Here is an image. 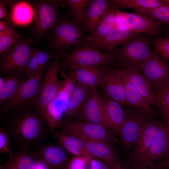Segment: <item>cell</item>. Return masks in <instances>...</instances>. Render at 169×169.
<instances>
[{"instance_id": "obj_51", "label": "cell", "mask_w": 169, "mask_h": 169, "mask_svg": "<svg viewBox=\"0 0 169 169\" xmlns=\"http://www.w3.org/2000/svg\"><path fill=\"white\" fill-rule=\"evenodd\" d=\"M168 35L169 36V31H168L166 33H165V34H163V35Z\"/></svg>"}, {"instance_id": "obj_50", "label": "cell", "mask_w": 169, "mask_h": 169, "mask_svg": "<svg viewBox=\"0 0 169 169\" xmlns=\"http://www.w3.org/2000/svg\"><path fill=\"white\" fill-rule=\"evenodd\" d=\"M161 1L165 4L169 5V0H161Z\"/></svg>"}, {"instance_id": "obj_36", "label": "cell", "mask_w": 169, "mask_h": 169, "mask_svg": "<svg viewBox=\"0 0 169 169\" xmlns=\"http://www.w3.org/2000/svg\"><path fill=\"white\" fill-rule=\"evenodd\" d=\"M153 88L161 104L162 115L166 123L169 124V85L164 84Z\"/></svg>"}, {"instance_id": "obj_17", "label": "cell", "mask_w": 169, "mask_h": 169, "mask_svg": "<svg viewBox=\"0 0 169 169\" xmlns=\"http://www.w3.org/2000/svg\"><path fill=\"white\" fill-rule=\"evenodd\" d=\"M139 33L127 26L116 25L100 42L89 46L105 52L115 53L118 48Z\"/></svg>"}, {"instance_id": "obj_55", "label": "cell", "mask_w": 169, "mask_h": 169, "mask_svg": "<svg viewBox=\"0 0 169 169\" xmlns=\"http://www.w3.org/2000/svg\"><path fill=\"white\" fill-rule=\"evenodd\" d=\"M168 36V35H167Z\"/></svg>"}, {"instance_id": "obj_38", "label": "cell", "mask_w": 169, "mask_h": 169, "mask_svg": "<svg viewBox=\"0 0 169 169\" xmlns=\"http://www.w3.org/2000/svg\"><path fill=\"white\" fill-rule=\"evenodd\" d=\"M33 52L35 55L41 70L46 71L49 63L56 56L44 50L33 49Z\"/></svg>"}, {"instance_id": "obj_21", "label": "cell", "mask_w": 169, "mask_h": 169, "mask_svg": "<svg viewBox=\"0 0 169 169\" xmlns=\"http://www.w3.org/2000/svg\"><path fill=\"white\" fill-rule=\"evenodd\" d=\"M103 102L105 127L114 135L119 134L125 120V110L120 103L105 95Z\"/></svg>"}, {"instance_id": "obj_14", "label": "cell", "mask_w": 169, "mask_h": 169, "mask_svg": "<svg viewBox=\"0 0 169 169\" xmlns=\"http://www.w3.org/2000/svg\"><path fill=\"white\" fill-rule=\"evenodd\" d=\"M125 25L139 33L154 38L163 35L162 24L152 17L133 13L122 12Z\"/></svg>"}, {"instance_id": "obj_29", "label": "cell", "mask_w": 169, "mask_h": 169, "mask_svg": "<svg viewBox=\"0 0 169 169\" xmlns=\"http://www.w3.org/2000/svg\"><path fill=\"white\" fill-rule=\"evenodd\" d=\"M90 89L77 83L69 98L63 120H69L81 111L90 95Z\"/></svg>"}, {"instance_id": "obj_8", "label": "cell", "mask_w": 169, "mask_h": 169, "mask_svg": "<svg viewBox=\"0 0 169 169\" xmlns=\"http://www.w3.org/2000/svg\"><path fill=\"white\" fill-rule=\"evenodd\" d=\"M62 131L83 140L116 143L114 135L104 126L87 121L63 120L59 126Z\"/></svg>"}, {"instance_id": "obj_22", "label": "cell", "mask_w": 169, "mask_h": 169, "mask_svg": "<svg viewBox=\"0 0 169 169\" xmlns=\"http://www.w3.org/2000/svg\"><path fill=\"white\" fill-rule=\"evenodd\" d=\"M165 124L153 119L146 123L133 147L131 155L133 159L142 155L149 149Z\"/></svg>"}, {"instance_id": "obj_25", "label": "cell", "mask_w": 169, "mask_h": 169, "mask_svg": "<svg viewBox=\"0 0 169 169\" xmlns=\"http://www.w3.org/2000/svg\"><path fill=\"white\" fill-rule=\"evenodd\" d=\"M9 157L0 164V169H35L39 161L33 151L28 149H19Z\"/></svg>"}, {"instance_id": "obj_27", "label": "cell", "mask_w": 169, "mask_h": 169, "mask_svg": "<svg viewBox=\"0 0 169 169\" xmlns=\"http://www.w3.org/2000/svg\"><path fill=\"white\" fill-rule=\"evenodd\" d=\"M52 133L53 138L57 139L59 145L68 152L90 160L93 158L87 151L83 140L62 131H55Z\"/></svg>"}, {"instance_id": "obj_49", "label": "cell", "mask_w": 169, "mask_h": 169, "mask_svg": "<svg viewBox=\"0 0 169 169\" xmlns=\"http://www.w3.org/2000/svg\"><path fill=\"white\" fill-rule=\"evenodd\" d=\"M162 165L166 168H169V158L162 162Z\"/></svg>"}, {"instance_id": "obj_52", "label": "cell", "mask_w": 169, "mask_h": 169, "mask_svg": "<svg viewBox=\"0 0 169 169\" xmlns=\"http://www.w3.org/2000/svg\"><path fill=\"white\" fill-rule=\"evenodd\" d=\"M124 169H132L131 167L129 166H127L125 168H124Z\"/></svg>"}, {"instance_id": "obj_18", "label": "cell", "mask_w": 169, "mask_h": 169, "mask_svg": "<svg viewBox=\"0 0 169 169\" xmlns=\"http://www.w3.org/2000/svg\"><path fill=\"white\" fill-rule=\"evenodd\" d=\"M168 156V144L166 123L149 149L142 155L133 159L137 163L147 167L163 157Z\"/></svg>"}, {"instance_id": "obj_48", "label": "cell", "mask_w": 169, "mask_h": 169, "mask_svg": "<svg viewBox=\"0 0 169 169\" xmlns=\"http://www.w3.org/2000/svg\"><path fill=\"white\" fill-rule=\"evenodd\" d=\"M166 135L168 144V156H169V124L166 123Z\"/></svg>"}, {"instance_id": "obj_28", "label": "cell", "mask_w": 169, "mask_h": 169, "mask_svg": "<svg viewBox=\"0 0 169 169\" xmlns=\"http://www.w3.org/2000/svg\"><path fill=\"white\" fill-rule=\"evenodd\" d=\"M117 11L111 7L104 13L93 33L90 36H87V40L90 43V45L100 42L117 25Z\"/></svg>"}, {"instance_id": "obj_37", "label": "cell", "mask_w": 169, "mask_h": 169, "mask_svg": "<svg viewBox=\"0 0 169 169\" xmlns=\"http://www.w3.org/2000/svg\"><path fill=\"white\" fill-rule=\"evenodd\" d=\"M151 49L166 59H169V36L155 38L151 45Z\"/></svg>"}, {"instance_id": "obj_47", "label": "cell", "mask_w": 169, "mask_h": 169, "mask_svg": "<svg viewBox=\"0 0 169 169\" xmlns=\"http://www.w3.org/2000/svg\"><path fill=\"white\" fill-rule=\"evenodd\" d=\"M111 169H124L122 166L120 161L117 162L112 166Z\"/></svg>"}, {"instance_id": "obj_30", "label": "cell", "mask_w": 169, "mask_h": 169, "mask_svg": "<svg viewBox=\"0 0 169 169\" xmlns=\"http://www.w3.org/2000/svg\"><path fill=\"white\" fill-rule=\"evenodd\" d=\"M35 11L33 6L29 2L18 1L14 3L11 14L13 23L20 26H27L34 20Z\"/></svg>"}, {"instance_id": "obj_40", "label": "cell", "mask_w": 169, "mask_h": 169, "mask_svg": "<svg viewBox=\"0 0 169 169\" xmlns=\"http://www.w3.org/2000/svg\"><path fill=\"white\" fill-rule=\"evenodd\" d=\"M45 71L41 70L36 58L32 50L31 57L26 68L25 73L26 76L29 78L41 72Z\"/></svg>"}, {"instance_id": "obj_19", "label": "cell", "mask_w": 169, "mask_h": 169, "mask_svg": "<svg viewBox=\"0 0 169 169\" xmlns=\"http://www.w3.org/2000/svg\"><path fill=\"white\" fill-rule=\"evenodd\" d=\"M103 100V96L97 87L90 89L89 96L81 110L82 117L84 121L105 127Z\"/></svg>"}, {"instance_id": "obj_43", "label": "cell", "mask_w": 169, "mask_h": 169, "mask_svg": "<svg viewBox=\"0 0 169 169\" xmlns=\"http://www.w3.org/2000/svg\"><path fill=\"white\" fill-rule=\"evenodd\" d=\"M90 169H110L109 165L96 159H91L90 161ZM110 166V165H109Z\"/></svg>"}, {"instance_id": "obj_53", "label": "cell", "mask_w": 169, "mask_h": 169, "mask_svg": "<svg viewBox=\"0 0 169 169\" xmlns=\"http://www.w3.org/2000/svg\"><path fill=\"white\" fill-rule=\"evenodd\" d=\"M165 169H169V168H166Z\"/></svg>"}, {"instance_id": "obj_7", "label": "cell", "mask_w": 169, "mask_h": 169, "mask_svg": "<svg viewBox=\"0 0 169 169\" xmlns=\"http://www.w3.org/2000/svg\"><path fill=\"white\" fill-rule=\"evenodd\" d=\"M32 40L20 38L6 54L0 55V72L2 74H25L33 49Z\"/></svg>"}, {"instance_id": "obj_10", "label": "cell", "mask_w": 169, "mask_h": 169, "mask_svg": "<svg viewBox=\"0 0 169 169\" xmlns=\"http://www.w3.org/2000/svg\"><path fill=\"white\" fill-rule=\"evenodd\" d=\"M44 72H41L26 79L16 94L1 106L0 114H8L33 103L40 89Z\"/></svg>"}, {"instance_id": "obj_33", "label": "cell", "mask_w": 169, "mask_h": 169, "mask_svg": "<svg viewBox=\"0 0 169 169\" xmlns=\"http://www.w3.org/2000/svg\"><path fill=\"white\" fill-rule=\"evenodd\" d=\"M19 33L10 23L0 32V55L7 53L20 38Z\"/></svg>"}, {"instance_id": "obj_12", "label": "cell", "mask_w": 169, "mask_h": 169, "mask_svg": "<svg viewBox=\"0 0 169 169\" xmlns=\"http://www.w3.org/2000/svg\"><path fill=\"white\" fill-rule=\"evenodd\" d=\"M141 71L153 88L169 83V65L166 59L152 49Z\"/></svg>"}, {"instance_id": "obj_24", "label": "cell", "mask_w": 169, "mask_h": 169, "mask_svg": "<svg viewBox=\"0 0 169 169\" xmlns=\"http://www.w3.org/2000/svg\"><path fill=\"white\" fill-rule=\"evenodd\" d=\"M83 140L87 151L93 158L100 159L111 166L120 161L119 153L112 144L101 141Z\"/></svg>"}, {"instance_id": "obj_3", "label": "cell", "mask_w": 169, "mask_h": 169, "mask_svg": "<svg viewBox=\"0 0 169 169\" xmlns=\"http://www.w3.org/2000/svg\"><path fill=\"white\" fill-rule=\"evenodd\" d=\"M155 38L139 33L118 48L113 66L141 71L147 61Z\"/></svg>"}, {"instance_id": "obj_44", "label": "cell", "mask_w": 169, "mask_h": 169, "mask_svg": "<svg viewBox=\"0 0 169 169\" xmlns=\"http://www.w3.org/2000/svg\"><path fill=\"white\" fill-rule=\"evenodd\" d=\"M129 163L134 169H147V167L139 165L133 160H130L129 161Z\"/></svg>"}, {"instance_id": "obj_35", "label": "cell", "mask_w": 169, "mask_h": 169, "mask_svg": "<svg viewBox=\"0 0 169 169\" xmlns=\"http://www.w3.org/2000/svg\"><path fill=\"white\" fill-rule=\"evenodd\" d=\"M132 13L150 16L162 24L169 26V5L151 8H140L133 10Z\"/></svg>"}, {"instance_id": "obj_1", "label": "cell", "mask_w": 169, "mask_h": 169, "mask_svg": "<svg viewBox=\"0 0 169 169\" xmlns=\"http://www.w3.org/2000/svg\"><path fill=\"white\" fill-rule=\"evenodd\" d=\"M43 118L34 107H24L8 121L5 130L11 141L18 149H31L42 143L46 130Z\"/></svg>"}, {"instance_id": "obj_2", "label": "cell", "mask_w": 169, "mask_h": 169, "mask_svg": "<svg viewBox=\"0 0 169 169\" xmlns=\"http://www.w3.org/2000/svg\"><path fill=\"white\" fill-rule=\"evenodd\" d=\"M50 31L48 38L49 46L56 57H61L74 48L90 45L81 25L66 15L59 18Z\"/></svg>"}, {"instance_id": "obj_45", "label": "cell", "mask_w": 169, "mask_h": 169, "mask_svg": "<svg viewBox=\"0 0 169 169\" xmlns=\"http://www.w3.org/2000/svg\"><path fill=\"white\" fill-rule=\"evenodd\" d=\"M10 23L7 20L0 21V32L5 29Z\"/></svg>"}, {"instance_id": "obj_15", "label": "cell", "mask_w": 169, "mask_h": 169, "mask_svg": "<svg viewBox=\"0 0 169 169\" xmlns=\"http://www.w3.org/2000/svg\"><path fill=\"white\" fill-rule=\"evenodd\" d=\"M33 149L38 159L49 169H65L68 155L66 150L60 146L42 142L35 145Z\"/></svg>"}, {"instance_id": "obj_9", "label": "cell", "mask_w": 169, "mask_h": 169, "mask_svg": "<svg viewBox=\"0 0 169 169\" xmlns=\"http://www.w3.org/2000/svg\"><path fill=\"white\" fill-rule=\"evenodd\" d=\"M60 57H56L48 66L40 91L33 103V107L43 118L47 106L59 92L58 74L60 69Z\"/></svg>"}, {"instance_id": "obj_4", "label": "cell", "mask_w": 169, "mask_h": 169, "mask_svg": "<svg viewBox=\"0 0 169 169\" xmlns=\"http://www.w3.org/2000/svg\"><path fill=\"white\" fill-rule=\"evenodd\" d=\"M116 56L115 53L102 52L89 46L74 48L60 57V71L63 74L79 67L109 66L113 64Z\"/></svg>"}, {"instance_id": "obj_34", "label": "cell", "mask_w": 169, "mask_h": 169, "mask_svg": "<svg viewBox=\"0 0 169 169\" xmlns=\"http://www.w3.org/2000/svg\"><path fill=\"white\" fill-rule=\"evenodd\" d=\"M89 0H64L68 8L66 16L80 24Z\"/></svg>"}, {"instance_id": "obj_11", "label": "cell", "mask_w": 169, "mask_h": 169, "mask_svg": "<svg viewBox=\"0 0 169 169\" xmlns=\"http://www.w3.org/2000/svg\"><path fill=\"white\" fill-rule=\"evenodd\" d=\"M125 110V118L119 132L120 143L127 149L133 147L146 123L152 119L130 107Z\"/></svg>"}, {"instance_id": "obj_39", "label": "cell", "mask_w": 169, "mask_h": 169, "mask_svg": "<svg viewBox=\"0 0 169 169\" xmlns=\"http://www.w3.org/2000/svg\"><path fill=\"white\" fill-rule=\"evenodd\" d=\"M11 141L9 135L5 128L0 127V153L11 156L13 153L11 150Z\"/></svg>"}, {"instance_id": "obj_6", "label": "cell", "mask_w": 169, "mask_h": 169, "mask_svg": "<svg viewBox=\"0 0 169 169\" xmlns=\"http://www.w3.org/2000/svg\"><path fill=\"white\" fill-rule=\"evenodd\" d=\"M35 11L33 37L36 39L46 36L57 23L62 3L57 0H39L32 3Z\"/></svg>"}, {"instance_id": "obj_54", "label": "cell", "mask_w": 169, "mask_h": 169, "mask_svg": "<svg viewBox=\"0 0 169 169\" xmlns=\"http://www.w3.org/2000/svg\"><path fill=\"white\" fill-rule=\"evenodd\" d=\"M168 84L169 85V83H168Z\"/></svg>"}, {"instance_id": "obj_31", "label": "cell", "mask_w": 169, "mask_h": 169, "mask_svg": "<svg viewBox=\"0 0 169 169\" xmlns=\"http://www.w3.org/2000/svg\"><path fill=\"white\" fill-rule=\"evenodd\" d=\"M25 74H12L7 75L0 88V105L2 106L17 93L26 79Z\"/></svg>"}, {"instance_id": "obj_5", "label": "cell", "mask_w": 169, "mask_h": 169, "mask_svg": "<svg viewBox=\"0 0 169 169\" xmlns=\"http://www.w3.org/2000/svg\"><path fill=\"white\" fill-rule=\"evenodd\" d=\"M76 83L70 76L67 77L59 82V91L55 98L46 108L43 119L51 132L61 124L70 95Z\"/></svg>"}, {"instance_id": "obj_41", "label": "cell", "mask_w": 169, "mask_h": 169, "mask_svg": "<svg viewBox=\"0 0 169 169\" xmlns=\"http://www.w3.org/2000/svg\"><path fill=\"white\" fill-rule=\"evenodd\" d=\"M90 160L83 157L75 156L68 161L65 169H86V165Z\"/></svg>"}, {"instance_id": "obj_32", "label": "cell", "mask_w": 169, "mask_h": 169, "mask_svg": "<svg viewBox=\"0 0 169 169\" xmlns=\"http://www.w3.org/2000/svg\"><path fill=\"white\" fill-rule=\"evenodd\" d=\"M111 7L116 10L151 8L167 4L161 0H110Z\"/></svg>"}, {"instance_id": "obj_16", "label": "cell", "mask_w": 169, "mask_h": 169, "mask_svg": "<svg viewBox=\"0 0 169 169\" xmlns=\"http://www.w3.org/2000/svg\"><path fill=\"white\" fill-rule=\"evenodd\" d=\"M120 69L145 100L161 112V105L159 99L152 85L142 73L130 68Z\"/></svg>"}, {"instance_id": "obj_20", "label": "cell", "mask_w": 169, "mask_h": 169, "mask_svg": "<svg viewBox=\"0 0 169 169\" xmlns=\"http://www.w3.org/2000/svg\"><path fill=\"white\" fill-rule=\"evenodd\" d=\"M110 7L109 0L89 1L80 23L87 36L93 33L103 14Z\"/></svg>"}, {"instance_id": "obj_26", "label": "cell", "mask_w": 169, "mask_h": 169, "mask_svg": "<svg viewBox=\"0 0 169 169\" xmlns=\"http://www.w3.org/2000/svg\"><path fill=\"white\" fill-rule=\"evenodd\" d=\"M97 66L78 67L71 70L76 82L88 88L99 85L103 75V67Z\"/></svg>"}, {"instance_id": "obj_13", "label": "cell", "mask_w": 169, "mask_h": 169, "mask_svg": "<svg viewBox=\"0 0 169 169\" xmlns=\"http://www.w3.org/2000/svg\"><path fill=\"white\" fill-rule=\"evenodd\" d=\"M103 71V78L99 86L104 95L127 107L125 88L119 68L112 65L104 66Z\"/></svg>"}, {"instance_id": "obj_23", "label": "cell", "mask_w": 169, "mask_h": 169, "mask_svg": "<svg viewBox=\"0 0 169 169\" xmlns=\"http://www.w3.org/2000/svg\"><path fill=\"white\" fill-rule=\"evenodd\" d=\"M119 68L125 88L127 107L134 108L153 119L156 115V111L143 97L120 68Z\"/></svg>"}, {"instance_id": "obj_46", "label": "cell", "mask_w": 169, "mask_h": 169, "mask_svg": "<svg viewBox=\"0 0 169 169\" xmlns=\"http://www.w3.org/2000/svg\"><path fill=\"white\" fill-rule=\"evenodd\" d=\"M35 169H49V168L44 162L39 160Z\"/></svg>"}, {"instance_id": "obj_42", "label": "cell", "mask_w": 169, "mask_h": 169, "mask_svg": "<svg viewBox=\"0 0 169 169\" xmlns=\"http://www.w3.org/2000/svg\"><path fill=\"white\" fill-rule=\"evenodd\" d=\"M13 0H2L0 1V19L3 18L8 19H11V14L8 12L6 9V7L11 4L13 3Z\"/></svg>"}]
</instances>
